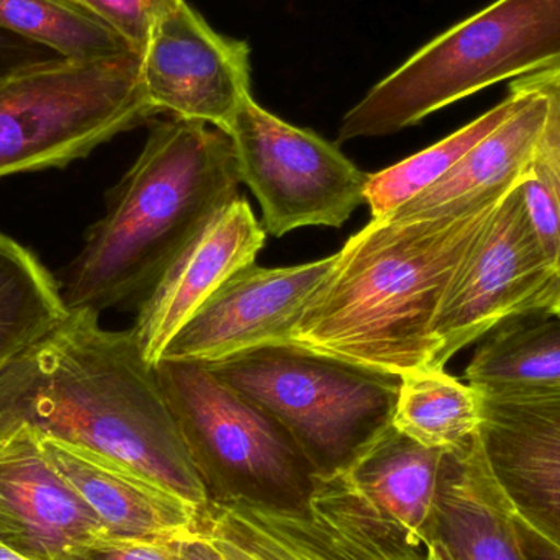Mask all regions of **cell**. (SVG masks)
<instances>
[{
  "mask_svg": "<svg viewBox=\"0 0 560 560\" xmlns=\"http://www.w3.org/2000/svg\"><path fill=\"white\" fill-rule=\"evenodd\" d=\"M94 451L206 509L207 476L133 329L72 310L0 372V430Z\"/></svg>",
  "mask_w": 560,
  "mask_h": 560,
  "instance_id": "cell-1",
  "label": "cell"
},
{
  "mask_svg": "<svg viewBox=\"0 0 560 560\" xmlns=\"http://www.w3.org/2000/svg\"><path fill=\"white\" fill-rule=\"evenodd\" d=\"M512 189L459 212L371 220L336 253L290 345L392 375L434 368L451 280Z\"/></svg>",
  "mask_w": 560,
  "mask_h": 560,
  "instance_id": "cell-2",
  "label": "cell"
},
{
  "mask_svg": "<svg viewBox=\"0 0 560 560\" xmlns=\"http://www.w3.org/2000/svg\"><path fill=\"white\" fill-rule=\"evenodd\" d=\"M240 183L229 133L184 118L151 120L140 156L59 276L66 308L140 305L180 249L240 196Z\"/></svg>",
  "mask_w": 560,
  "mask_h": 560,
  "instance_id": "cell-3",
  "label": "cell"
},
{
  "mask_svg": "<svg viewBox=\"0 0 560 560\" xmlns=\"http://www.w3.org/2000/svg\"><path fill=\"white\" fill-rule=\"evenodd\" d=\"M560 65V0H495L451 26L342 117L338 141L388 137L490 85Z\"/></svg>",
  "mask_w": 560,
  "mask_h": 560,
  "instance_id": "cell-4",
  "label": "cell"
},
{
  "mask_svg": "<svg viewBox=\"0 0 560 560\" xmlns=\"http://www.w3.org/2000/svg\"><path fill=\"white\" fill-rule=\"evenodd\" d=\"M156 115L138 52L26 66L0 81V179L68 166Z\"/></svg>",
  "mask_w": 560,
  "mask_h": 560,
  "instance_id": "cell-5",
  "label": "cell"
},
{
  "mask_svg": "<svg viewBox=\"0 0 560 560\" xmlns=\"http://www.w3.org/2000/svg\"><path fill=\"white\" fill-rule=\"evenodd\" d=\"M207 368L271 415L313 470L341 464L390 427L400 375L306 351L266 346Z\"/></svg>",
  "mask_w": 560,
  "mask_h": 560,
  "instance_id": "cell-6",
  "label": "cell"
},
{
  "mask_svg": "<svg viewBox=\"0 0 560 560\" xmlns=\"http://www.w3.org/2000/svg\"><path fill=\"white\" fill-rule=\"evenodd\" d=\"M443 451L384 428L348 459L308 474L306 513L359 560H424Z\"/></svg>",
  "mask_w": 560,
  "mask_h": 560,
  "instance_id": "cell-7",
  "label": "cell"
},
{
  "mask_svg": "<svg viewBox=\"0 0 560 560\" xmlns=\"http://www.w3.org/2000/svg\"><path fill=\"white\" fill-rule=\"evenodd\" d=\"M240 180L262 210V226L276 238L305 229H341L365 203L371 174L359 170L315 131L262 108L243 104L230 130Z\"/></svg>",
  "mask_w": 560,
  "mask_h": 560,
  "instance_id": "cell-8",
  "label": "cell"
},
{
  "mask_svg": "<svg viewBox=\"0 0 560 560\" xmlns=\"http://www.w3.org/2000/svg\"><path fill=\"white\" fill-rule=\"evenodd\" d=\"M522 180L506 194L451 280L433 325L434 368H446L457 352L505 323L555 315L560 278L533 232Z\"/></svg>",
  "mask_w": 560,
  "mask_h": 560,
  "instance_id": "cell-9",
  "label": "cell"
},
{
  "mask_svg": "<svg viewBox=\"0 0 560 560\" xmlns=\"http://www.w3.org/2000/svg\"><path fill=\"white\" fill-rule=\"evenodd\" d=\"M158 378L206 476L261 487L292 486L310 466L292 438L207 365L161 359Z\"/></svg>",
  "mask_w": 560,
  "mask_h": 560,
  "instance_id": "cell-10",
  "label": "cell"
},
{
  "mask_svg": "<svg viewBox=\"0 0 560 560\" xmlns=\"http://www.w3.org/2000/svg\"><path fill=\"white\" fill-rule=\"evenodd\" d=\"M252 49L213 30L187 0L158 22L141 52L144 91L158 114L230 133L252 94Z\"/></svg>",
  "mask_w": 560,
  "mask_h": 560,
  "instance_id": "cell-11",
  "label": "cell"
},
{
  "mask_svg": "<svg viewBox=\"0 0 560 560\" xmlns=\"http://www.w3.org/2000/svg\"><path fill=\"white\" fill-rule=\"evenodd\" d=\"M335 262L336 253L287 268L242 269L200 306L161 359L209 365L266 346L290 345L306 303Z\"/></svg>",
  "mask_w": 560,
  "mask_h": 560,
  "instance_id": "cell-12",
  "label": "cell"
},
{
  "mask_svg": "<svg viewBox=\"0 0 560 560\" xmlns=\"http://www.w3.org/2000/svg\"><path fill=\"white\" fill-rule=\"evenodd\" d=\"M26 427L0 430V542L26 560H85L108 535Z\"/></svg>",
  "mask_w": 560,
  "mask_h": 560,
  "instance_id": "cell-13",
  "label": "cell"
},
{
  "mask_svg": "<svg viewBox=\"0 0 560 560\" xmlns=\"http://www.w3.org/2000/svg\"><path fill=\"white\" fill-rule=\"evenodd\" d=\"M480 446L500 492L560 549V388L480 394Z\"/></svg>",
  "mask_w": 560,
  "mask_h": 560,
  "instance_id": "cell-14",
  "label": "cell"
},
{
  "mask_svg": "<svg viewBox=\"0 0 560 560\" xmlns=\"http://www.w3.org/2000/svg\"><path fill=\"white\" fill-rule=\"evenodd\" d=\"M262 223L240 194L180 249L138 305L133 332L156 368L167 345L230 278L256 265L266 246Z\"/></svg>",
  "mask_w": 560,
  "mask_h": 560,
  "instance_id": "cell-15",
  "label": "cell"
},
{
  "mask_svg": "<svg viewBox=\"0 0 560 560\" xmlns=\"http://www.w3.org/2000/svg\"><path fill=\"white\" fill-rule=\"evenodd\" d=\"M38 440L52 466L112 535L183 536L200 528L202 509L156 480L94 451L52 438Z\"/></svg>",
  "mask_w": 560,
  "mask_h": 560,
  "instance_id": "cell-16",
  "label": "cell"
},
{
  "mask_svg": "<svg viewBox=\"0 0 560 560\" xmlns=\"http://www.w3.org/2000/svg\"><path fill=\"white\" fill-rule=\"evenodd\" d=\"M510 89L520 94L515 112L464 154L453 170L387 219H427L459 212L512 189L523 179L535 158L548 102L526 78L510 82Z\"/></svg>",
  "mask_w": 560,
  "mask_h": 560,
  "instance_id": "cell-17",
  "label": "cell"
},
{
  "mask_svg": "<svg viewBox=\"0 0 560 560\" xmlns=\"http://www.w3.org/2000/svg\"><path fill=\"white\" fill-rule=\"evenodd\" d=\"M433 539H440L456 560H528L512 506L487 466L479 434L444 454Z\"/></svg>",
  "mask_w": 560,
  "mask_h": 560,
  "instance_id": "cell-18",
  "label": "cell"
},
{
  "mask_svg": "<svg viewBox=\"0 0 560 560\" xmlns=\"http://www.w3.org/2000/svg\"><path fill=\"white\" fill-rule=\"evenodd\" d=\"M200 529L223 560H359L306 510L246 493L210 500Z\"/></svg>",
  "mask_w": 560,
  "mask_h": 560,
  "instance_id": "cell-19",
  "label": "cell"
},
{
  "mask_svg": "<svg viewBox=\"0 0 560 560\" xmlns=\"http://www.w3.org/2000/svg\"><path fill=\"white\" fill-rule=\"evenodd\" d=\"M464 378L480 394L560 388V316L500 326L476 349Z\"/></svg>",
  "mask_w": 560,
  "mask_h": 560,
  "instance_id": "cell-20",
  "label": "cell"
},
{
  "mask_svg": "<svg viewBox=\"0 0 560 560\" xmlns=\"http://www.w3.org/2000/svg\"><path fill=\"white\" fill-rule=\"evenodd\" d=\"M480 394L446 369L424 368L400 375L392 427L428 450H460L479 434Z\"/></svg>",
  "mask_w": 560,
  "mask_h": 560,
  "instance_id": "cell-21",
  "label": "cell"
},
{
  "mask_svg": "<svg viewBox=\"0 0 560 560\" xmlns=\"http://www.w3.org/2000/svg\"><path fill=\"white\" fill-rule=\"evenodd\" d=\"M66 313L58 280L30 249L0 233V372Z\"/></svg>",
  "mask_w": 560,
  "mask_h": 560,
  "instance_id": "cell-22",
  "label": "cell"
},
{
  "mask_svg": "<svg viewBox=\"0 0 560 560\" xmlns=\"http://www.w3.org/2000/svg\"><path fill=\"white\" fill-rule=\"evenodd\" d=\"M0 30L59 58L101 59L135 52L74 0H0Z\"/></svg>",
  "mask_w": 560,
  "mask_h": 560,
  "instance_id": "cell-23",
  "label": "cell"
},
{
  "mask_svg": "<svg viewBox=\"0 0 560 560\" xmlns=\"http://www.w3.org/2000/svg\"><path fill=\"white\" fill-rule=\"evenodd\" d=\"M518 104V92L510 89L505 101L466 127L381 173L371 174L365 189V203L371 209L372 220L387 219L395 210L433 186L447 171L456 166L464 154L469 153L490 131L505 121Z\"/></svg>",
  "mask_w": 560,
  "mask_h": 560,
  "instance_id": "cell-24",
  "label": "cell"
},
{
  "mask_svg": "<svg viewBox=\"0 0 560 560\" xmlns=\"http://www.w3.org/2000/svg\"><path fill=\"white\" fill-rule=\"evenodd\" d=\"M114 30L138 55L143 52L154 26L184 0H74Z\"/></svg>",
  "mask_w": 560,
  "mask_h": 560,
  "instance_id": "cell-25",
  "label": "cell"
},
{
  "mask_svg": "<svg viewBox=\"0 0 560 560\" xmlns=\"http://www.w3.org/2000/svg\"><path fill=\"white\" fill-rule=\"evenodd\" d=\"M522 196L533 232L549 265L560 278V203L548 176L535 163L522 180Z\"/></svg>",
  "mask_w": 560,
  "mask_h": 560,
  "instance_id": "cell-26",
  "label": "cell"
},
{
  "mask_svg": "<svg viewBox=\"0 0 560 560\" xmlns=\"http://www.w3.org/2000/svg\"><path fill=\"white\" fill-rule=\"evenodd\" d=\"M548 102V115L536 147L535 163L548 176L560 203V65L525 75ZM555 315L560 316V299Z\"/></svg>",
  "mask_w": 560,
  "mask_h": 560,
  "instance_id": "cell-27",
  "label": "cell"
},
{
  "mask_svg": "<svg viewBox=\"0 0 560 560\" xmlns=\"http://www.w3.org/2000/svg\"><path fill=\"white\" fill-rule=\"evenodd\" d=\"M183 536H120L108 533L85 560H180Z\"/></svg>",
  "mask_w": 560,
  "mask_h": 560,
  "instance_id": "cell-28",
  "label": "cell"
},
{
  "mask_svg": "<svg viewBox=\"0 0 560 560\" xmlns=\"http://www.w3.org/2000/svg\"><path fill=\"white\" fill-rule=\"evenodd\" d=\"M51 58H59V56L0 30V79L7 78L19 69L26 68V66Z\"/></svg>",
  "mask_w": 560,
  "mask_h": 560,
  "instance_id": "cell-29",
  "label": "cell"
},
{
  "mask_svg": "<svg viewBox=\"0 0 560 560\" xmlns=\"http://www.w3.org/2000/svg\"><path fill=\"white\" fill-rule=\"evenodd\" d=\"M513 523H515L516 535H518L520 545L528 560H560V549L558 546L542 538L535 529L529 528L525 522L513 513Z\"/></svg>",
  "mask_w": 560,
  "mask_h": 560,
  "instance_id": "cell-30",
  "label": "cell"
},
{
  "mask_svg": "<svg viewBox=\"0 0 560 560\" xmlns=\"http://www.w3.org/2000/svg\"><path fill=\"white\" fill-rule=\"evenodd\" d=\"M180 560H223L213 542L202 529L187 533L180 538Z\"/></svg>",
  "mask_w": 560,
  "mask_h": 560,
  "instance_id": "cell-31",
  "label": "cell"
},
{
  "mask_svg": "<svg viewBox=\"0 0 560 560\" xmlns=\"http://www.w3.org/2000/svg\"><path fill=\"white\" fill-rule=\"evenodd\" d=\"M424 560H456L451 555L450 549L440 541V539H431L427 545V555Z\"/></svg>",
  "mask_w": 560,
  "mask_h": 560,
  "instance_id": "cell-32",
  "label": "cell"
},
{
  "mask_svg": "<svg viewBox=\"0 0 560 560\" xmlns=\"http://www.w3.org/2000/svg\"><path fill=\"white\" fill-rule=\"evenodd\" d=\"M0 560H26V559L22 558V556L16 555V552H13L12 549L7 548L5 545H2V542H0Z\"/></svg>",
  "mask_w": 560,
  "mask_h": 560,
  "instance_id": "cell-33",
  "label": "cell"
},
{
  "mask_svg": "<svg viewBox=\"0 0 560 560\" xmlns=\"http://www.w3.org/2000/svg\"><path fill=\"white\" fill-rule=\"evenodd\" d=\"M0 81H2V79H0Z\"/></svg>",
  "mask_w": 560,
  "mask_h": 560,
  "instance_id": "cell-34",
  "label": "cell"
}]
</instances>
